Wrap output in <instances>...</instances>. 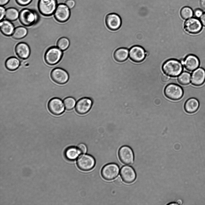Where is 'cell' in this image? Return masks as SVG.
Wrapping results in <instances>:
<instances>
[{"label":"cell","instance_id":"33","mask_svg":"<svg viewBox=\"0 0 205 205\" xmlns=\"http://www.w3.org/2000/svg\"><path fill=\"white\" fill-rule=\"evenodd\" d=\"M17 3L20 5L25 6L29 4L32 0H15Z\"/></svg>","mask_w":205,"mask_h":205},{"label":"cell","instance_id":"32","mask_svg":"<svg viewBox=\"0 0 205 205\" xmlns=\"http://www.w3.org/2000/svg\"><path fill=\"white\" fill-rule=\"evenodd\" d=\"M77 148L81 153L84 154L87 152V149L86 146L83 143H80L78 144Z\"/></svg>","mask_w":205,"mask_h":205},{"label":"cell","instance_id":"27","mask_svg":"<svg viewBox=\"0 0 205 205\" xmlns=\"http://www.w3.org/2000/svg\"><path fill=\"white\" fill-rule=\"evenodd\" d=\"M191 75L187 72L184 71L182 73L178 76V80L181 85H186L190 82Z\"/></svg>","mask_w":205,"mask_h":205},{"label":"cell","instance_id":"15","mask_svg":"<svg viewBox=\"0 0 205 205\" xmlns=\"http://www.w3.org/2000/svg\"><path fill=\"white\" fill-rule=\"evenodd\" d=\"M181 61L185 68L190 71H193L198 68L200 65L199 59L193 54L188 55L184 60Z\"/></svg>","mask_w":205,"mask_h":205},{"label":"cell","instance_id":"8","mask_svg":"<svg viewBox=\"0 0 205 205\" xmlns=\"http://www.w3.org/2000/svg\"><path fill=\"white\" fill-rule=\"evenodd\" d=\"M119 167L115 163H110L104 166L101 170L102 177L107 180H111L115 179L119 173Z\"/></svg>","mask_w":205,"mask_h":205},{"label":"cell","instance_id":"11","mask_svg":"<svg viewBox=\"0 0 205 205\" xmlns=\"http://www.w3.org/2000/svg\"><path fill=\"white\" fill-rule=\"evenodd\" d=\"M48 107L52 114L56 116L62 114L65 111V108L62 100L57 98H53L49 101Z\"/></svg>","mask_w":205,"mask_h":205},{"label":"cell","instance_id":"40","mask_svg":"<svg viewBox=\"0 0 205 205\" xmlns=\"http://www.w3.org/2000/svg\"><path fill=\"white\" fill-rule=\"evenodd\" d=\"M200 5L202 8L205 10V0H200Z\"/></svg>","mask_w":205,"mask_h":205},{"label":"cell","instance_id":"9","mask_svg":"<svg viewBox=\"0 0 205 205\" xmlns=\"http://www.w3.org/2000/svg\"><path fill=\"white\" fill-rule=\"evenodd\" d=\"M70 16V10L65 4L61 3L57 5L54 13V17L57 21L65 23L69 20Z\"/></svg>","mask_w":205,"mask_h":205},{"label":"cell","instance_id":"20","mask_svg":"<svg viewBox=\"0 0 205 205\" xmlns=\"http://www.w3.org/2000/svg\"><path fill=\"white\" fill-rule=\"evenodd\" d=\"M199 103L198 100L194 98L187 100L184 105V109L185 111L189 113H193L198 109Z\"/></svg>","mask_w":205,"mask_h":205},{"label":"cell","instance_id":"5","mask_svg":"<svg viewBox=\"0 0 205 205\" xmlns=\"http://www.w3.org/2000/svg\"><path fill=\"white\" fill-rule=\"evenodd\" d=\"M164 93L168 98L173 100H178L182 97L183 91L179 86L171 83L166 86L164 89Z\"/></svg>","mask_w":205,"mask_h":205},{"label":"cell","instance_id":"38","mask_svg":"<svg viewBox=\"0 0 205 205\" xmlns=\"http://www.w3.org/2000/svg\"><path fill=\"white\" fill-rule=\"evenodd\" d=\"M122 179L121 177L119 176L117 177L115 180V183L118 185H120L122 183Z\"/></svg>","mask_w":205,"mask_h":205},{"label":"cell","instance_id":"42","mask_svg":"<svg viewBox=\"0 0 205 205\" xmlns=\"http://www.w3.org/2000/svg\"><path fill=\"white\" fill-rule=\"evenodd\" d=\"M169 204L170 205H178L176 203H170Z\"/></svg>","mask_w":205,"mask_h":205},{"label":"cell","instance_id":"36","mask_svg":"<svg viewBox=\"0 0 205 205\" xmlns=\"http://www.w3.org/2000/svg\"><path fill=\"white\" fill-rule=\"evenodd\" d=\"M169 79V77L166 74L163 75L161 77V80L164 82H167Z\"/></svg>","mask_w":205,"mask_h":205},{"label":"cell","instance_id":"4","mask_svg":"<svg viewBox=\"0 0 205 205\" xmlns=\"http://www.w3.org/2000/svg\"><path fill=\"white\" fill-rule=\"evenodd\" d=\"M63 54L62 51L58 47H52L46 51L44 55V59L47 64L54 65L61 60Z\"/></svg>","mask_w":205,"mask_h":205},{"label":"cell","instance_id":"31","mask_svg":"<svg viewBox=\"0 0 205 205\" xmlns=\"http://www.w3.org/2000/svg\"><path fill=\"white\" fill-rule=\"evenodd\" d=\"M203 13L202 10L200 8H197L194 11L193 15L195 17L198 19L201 17Z\"/></svg>","mask_w":205,"mask_h":205},{"label":"cell","instance_id":"30","mask_svg":"<svg viewBox=\"0 0 205 205\" xmlns=\"http://www.w3.org/2000/svg\"><path fill=\"white\" fill-rule=\"evenodd\" d=\"M63 103L66 110H71L74 107L76 101L73 97H68L65 98L63 100Z\"/></svg>","mask_w":205,"mask_h":205},{"label":"cell","instance_id":"2","mask_svg":"<svg viewBox=\"0 0 205 205\" xmlns=\"http://www.w3.org/2000/svg\"><path fill=\"white\" fill-rule=\"evenodd\" d=\"M19 20L23 25L31 26L35 23L38 20V15L34 11L28 8L21 10L19 13Z\"/></svg>","mask_w":205,"mask_h":205},{"label":"cell","instance_id":"26","mask_svg":"<svg viewBox=\"0 0 205 205\" xmlns=\"http://www.w3.org/2000/svg\"><path fill=\"white\" fill-rule=\"evenodd\" d=\"M19 13L18 10L14 8H9L6 11L5 17L10 21H14L19 17Z\"/></svg>","mask_w":205,"mask_h":205},{"label":"cell","instance_id":"29","mask_svg":"<svg viewBox=\"0 0 205 205\" xmlns=\"http://www.w3.org/2000/svg\"><path fill=\"white\" fill-rule=\"evenodd\" d=\"M193 12L194 11L191 7L185 6L181 9L180 15L183 19L187 20L192 17Z\"/></svg>","mask_w":205,"mask_h":205},{"label":"cell","instance_id":"37","mask_svg":"<svg viewBox=\"0 0 205 205\" xmlns=\"http://www.w3.org/2000/svg\"><path fill=\"white\" fill-rule=\"evenodd\" d=\"M203 26L205 27V12L204 13L200 20Z\"/></svg>","mask_w":205,"mask_h":205},{"label":"cell","instance_id":"13","mask_svg":"<svg viewBox=\"0 0 205 205\" xmlns=\"http://www.w3.org/2000/svg\"><path fill=\"white\" fill-rule=\"evenodd\" d=\"M146 55V51L142 47L134 46L130 48L129 52L130 59L134 62H140L145 59Z\"/></svg>","mask_w":205,"mask_h":205},{"label":"cell","instance_id":"10","mask_svg":"<svg viewBox=\"0 0 205 205\" xmlns=\"http://www.w3.org/2000/svg\"><path fill=\"white\" fill-rule=\"evenodd\" d=\"M50 76L52 80L59 84H64L68 81L69 76L68 72L64 69L57 68L52 71Z\"/></svg>","mask_w":205,"mask_h":205},{"label":"cell","instance_id":"25","mask_svg":"<svg viewBox=\"0 0 205 205\" xmlns=\"http://www.w3.org/2000/svg\"><path fill=\"white\" fill-rule=\"evenodd\" d=\"M28 30L23 26H18L14 29L12 37L16 39H20L25 37L27 35Z\"/></svg>","mask_w":205,"mask_h":205},{"label":"cell","instance_id":"35","mask_svg":"<svg viewBox=\"0 0 205 205\" xmlns=\"http://www.w3.org/2000/svg\"><path fill=\"white\" fill-rule=\"evenodd\" d=\"M6 11L5 9L2 6L0 7V20L1 21L5 16Z\"/></svg>","mask_w":205,"mask_h":205},{"label":"cell","instance_id":"6","mask_svg":"<svg viewBox=\"0 0 205 205\" xmlns=\"http://www.w3.org/2000/svg\"><path fill=\"white\" fill-rule=\"evenodd\" d=\"M77 164L80 170L83 171H88L94 167L95 164V160L91 155L83 154L78 158Z\"/></svg>","mask_w":205,"mask_h":205},{"label":"cell","instance_id":"18","mask_svg":"<svg viewBox=\"0 0 205 205\" xmlns=\"http://www.w3.org/2000/svg\"><path fill=\"white\" fill-rule=\"evenodd\" d=\"M120 174L122 180L126 183L133 182L136 178L135 171L132 167L129 166L122 167L120 170Z\"/></svg>","mask_w":205,"mask_h":205},{"label":"cell","instance_id":"16","mask_svg":"<svg viewBox=\"0 0 205 205\" xmlns=\"http://www.w3.org/2000/svg\"><path fill=\"white\" fill-rule=\"evenodd\" d=\"M191 83L196 86L202 85L205 81V70L198 67L193 71L191 74Z\"/></svg>","mask_w":205,"mask_h":205},{"label":"cell","instance_id":"14","mask_svg":"<svg viewBox=\"0 0 205 205\" xmlns=\"http://www.w3.org/2000/svg\"><path fill=\"white\" fill-rule=\"evenodd\" d=\"M105 20L108 28L113 30L119 29L122 23V20L120 16L115 13L107 14L105 17Z\"/></svg>","mask_w":205,"mask_h":205},{"label":"cell","instance_id":"12","mask_svg":"<svg viewBox=\"0 0 205 205\" xmlns=\"http://www.w3.org/2000/svg\"><path fill=\"white\" fill-rule=\"evenodd\" d=\"M118 156L120 160L123 164L130 165L133 163L134 154L129 146H124L121 147L119 151Z\"/></svg>","mask_w":205,"mask_h":205},{"label":"cell","instance_id":"21","mask_svg":"<svg viewBox=\"0 0 205 205\" xmlns=\"http://www.w3.org/2000/svg\"><path fill=\"white\" fill-rule=\"evenodd\" d=\"M0 26L1 32L6 36H8L12 35L15 29L13 24L7 20L1 21Z\"/></svg>","mask_w":205,"mask_h":205},{"label":"cell","instance_id":"7","mask_svg":"<svg viewBox=\"0 0 205 205\" xmlns=\"http://www.w3.org/2000/svg\"><path fill=\"white\" fill-rule=\"evenodd\" d=\"M203 25L200 20L196 17H191L185 21L184 28L188 33L191 34H196L202 30Z\"/></svg>","mask_w":205,"mask_h":205},{"label":"cell","instance_id":"17","mask_svg":"<svg viewBox=\"0 0 205 205\" xmlns=\"http://www.w3.org/2000/svg\"><path fill=\"white\" fill-rule=\"evenodd\" d=\"M92 104V101L90 98L84 97L80 99L77 102L75 107L78 113L84 114L90 110Z\"/></svg>","mask_w":205,"mask_h":205},{"label":"cell","instance_id":"23","mask_svg":"<svg viewBox=\"0 0 205 205\" xmlns=\"http://www.w3.org/2000/svg\"><path fill=\"white\" fill-rule=\"evenodd\" d=\"M20 60L16 57H11L8 58L5 62L6 68L10 71L17 70L20 66Z\"/></svg>","mask_w":205,"mask_h":205},{"label":"cell","instance_id":"3","mask_svg":"<svg viewBox=\"0 0 205 205\" xmlns=\"http://www.w3.org/2000/svg\"><path fill=\"white\" fill-rule=\"evenodd\" d=\"M57 6V0H39L38 4L39 12L45 16L52 15Z\"/></svg>","mask_w":205,"mask_h":205},{"label":"cell","instance_id":"34","mask_svg":"<svg viewBox=\"0 0 205 205\" xmlns=\"http://www.w3.org/2000/svg\"><path fill=\"white\" fill-rule=\"evenodd\" d=\"M65 4L69 8L71 9L75 6V2L74 0H67L65 2Z\"/></svg>","mask_w":205,"mask_h":205},{"label":"cell","instance_id":"19","mask_svg":"<svg viewBox=\"0 0 205 205\" xmlns=\"http://www.w3.org/2000/svg\"><path fill=\"white\" fill-rule=\"evenodd\" d=\"M15 51L18 57L23 59H27L30 53L29 46L26 43L23 42L19 43L16 45Z\"/></svg>","mask_w":205,"mask_h":205},{"label":"cell","instance_id":"41","mask_svg":"<svg viewBox=\"0 0 205 205\" xmlns=\"http://www.w3.org/2000/svg\"><path fill=\"white\" fill-rule=\"evenodd\" d=\"M176 203L178 204H181L182 203V201L181 200H178L176 201Z\"/></svg>","mask_w":205,"mask_h":205},{"label":"cell","instance_id":"1","mask_svg":"<svg viewBox=\"0 0 205 205\" xmlns=\"http://www.w3.org/2000/svg\"><path fill=\"white\" fill-rule=\"evenodd\" d=\"M181 61L170 59L164 63L162 69L165 74L170 77H175L182 73L183 69Z\"/></svg>","mask_w":205,"mask_h":205},{"label":"cell","instance_id":"28","mask_svg":"<svg viewBox=\"0 0 205 205\" xmlns=\"http://www.w3.org/2000/svg\"><path fill=\"white\" fill-rule=\"evenodd\" d=\"M70 42L69 39L65 37L59 38L57 43V47L62 51H64L69 47Z\"/></svg>","mask_w":205,"mask_h":205},{"label":"cell","instance_id":"22","mask_svg":"<svg viewBox=\"0 0 205 205\" xmlns=\"http://www.w3.org/2000/svg\"><path fill=\"white\" fill-rule=\"evenodd\" d=\"M129 50L125 47H121L117 49L114 53L115 59L117 61L122 62L125 61L129 55Z\"/></svg>","mask_w":205,"mask_h":205},{"label":"cell","instance_id":"24","mask_svg":"<svg viewBox=\"0 0 205 205\" xmlns=\"http://www.w3.org/2000/svg\"><path fill=\"white\" fill-rule=\"evenodd\" d=\"M81 153L77 148L74 146L70 147L65 150V155L66 158L70 161L75 160Z\"/></svg>","mask_w":205,"mask_h":205},{"label":"cell","instance_id":"39","mask_svg":"<svg viewBox=\"0 0 205 205\" xmlns=\"http://www.w3.org/2000/svg\"><path fill=\"white\" fill-rule=\"evenodd\" d=\"M10 0H0V5L3 6L6 5L9 2Z\"/></svg>","mask_w":205,"mask_h":205}]
</instances>
